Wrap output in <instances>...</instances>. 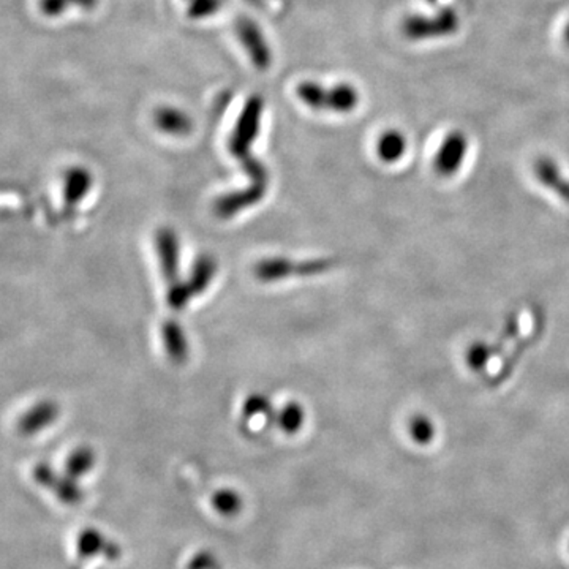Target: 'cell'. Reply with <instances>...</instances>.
Instances as JSON below:
<instances>
[{
    "label": "cell",
    "mask_w": 569,
    "mask_h": 569,
    "mask_svg": "<svg viewBox=\"0 0 569 569\" xmlns=\"http://www.w3.org/2000/svg\"><path fill=\"white\" fill-rule=\"evenodd\" d=\"M281 426L287 432H296L302 424V411L299 407H296L295 403L289 405L281 415Z\"/></svg>",
    "instance_id": "cell-14"
},
{
    "label": "cell",
    "mask_w": 569,
    "mask_h": 569,
    "mask_svg": "<svg viewBox=\"0 0 569 569\" xmlns=\"http://www.w3.org/2000/svg\"><path fill=\"white\" fill-rule=\"evenodd\" d=\"M58 403L52 400H40L35 403L32 408L27 409L26 413H23L18 421V430L21 436H32L40 434L41 430L52 426L58 421L59 418Z\"/></svg>",
    "instance_id": "cell-6"
},
{
    "label": "cell",
    "mask_w": 569,
    "mask_h": 569,
    "mask_svg": "<svg viewBox=\"0 0 569 569\" xmlns=\"http://www.w3.org/2000/svg\"><path fill=\"white\" fill-rule=\"evenodd\" d=\"M70 5L83 8V10H94L98 5V0H69Z\"/></svg>",
    "instance_id": "cell-16"
},
{
    "label": "cell",
    "mask_w": 569,
    "mask_h": 569,
    "mask_svg": "<svg viewBox=\"0 0 569 569\" xmlns=\"http://www.w3.org/2000/svg\"><path fill=\"white\" fill-rule=\"evenodd\" d=\"M94 453L87 448H79L71 454L70 459L67 462V467H69V473L73 476H81V474L87 473L92 465H94Z\"/></svg>",
    "instance_id": "cell-12"
},
{
    "label": "cell",
    "mask_w": 569,
    "mask_h": 569,
    "mask_svg": "<svg viewBox=\"0 0 569 569\" xmlns=\"http://www.w3.org/2000/svg\"><path fill=\"white\" fill-rule=\"evenodd\" d=\"M563 39H564V43L569 46V23L564 26V31H563Z\"/></svg>",
    "instance_id": "cell-17"
},
{
    "label": "cell",
    "mask_w": 569,
    "mask_h": 569,
    "mask_svg": "<svg viewBox=\"0 0 569 569\" xmlns=\"http://www.w3.org/2000/svg\"><path fill=\"white\" fill-rule=\"evenodd\" d=\"M537 178L543 180L546 186L556 188L555 192H560L569 198V180L564 179V176L560 173V170L550 159H539L537 161Z\"/></svg>",
    "instance_id": "cell-10"
},
{
    "label": "cell",
    "mask_w": 569,
    "mask_h": 569,
    "mask_svg": "<svg viewBox=\"0 0 569 569\" xmlns=\"http://www.w3.org/2000/svg\"><path fill=\"white\" fill-rule=\"evenodd\" d=\"M468 140L461 130L446 134L436 155V170L442 176H451L461 170L467 155Z\"/></svg>",
    "instance_id": "cell-5"
},
{
    "label": "cell",
    "mask_w": 569,
    "mask_h": 569,
    "mask_svg": "<svg viewBox=\"0 0 569 569\" xmlns=\"http://www.w3.org/2000/svg\"><path fill=\"white\" fill-rule=\"evenodd\" d=\"M459 31V16L453 8L445 7L434 14H411L402 23V33L408 40L421 41V40L442 39Z\"/></svg>",
    "instance_id": "cell-3"
},
{
    "label": "cell",
    "mask_w": 569,
    "mask_h": 569,
    "mask_svg": "<svg viewBox=\"0 0 569 569\" xmlns=\"http://www.w3.org/2000/svg\"><path fill=\"white\" fill-rule=\"evenodd\" d=\"M407 151V138L399 130L384 132L377 141V154L386 163L400 161Z\"/></svg>",
    "instance_id": "cell-9"
},
{
    "label": "cell",
    "mask_w": 569,
    "mask_h": 569,
    "mask_svg": "<svg viewBox=\"0 0 569 569\" xmlns=\"http://www.w3.org/2000/svg\"><path fill=\"white\" fill-rule=\"evenodd\" d=\"M187 16L192 20H206L217 14L222 7V0H184Z\"/></svg>",
    "instance_id": "cell-11"
},
{
    "label": "cell",
    "mask_w": 569,
    "mask_h": 569,
    "mask_svg": "<svg viewBox=\"0 0 569 569\" xmlns=\"http://www.w3.org/2000/svg\"><path fill=\"white\" fill-rule=\"evenodd\" d=\"M250 2H252V4H255V5H258V7H260L262 2H266V0H250Z\"/></svg>",
    "instance_id": "cell-18"
},
{
    "label": "cell",
    "mask_w": 569,
    "mask_h": 569,
    "mask_svg": "<svg viewBox=\"0 0 569 569\" xmlns=\"http://www.w3.org/2000/svg\"><path fill=\"white\" fill-rule=\"evenodd\" d=\"M69 7H70V2H69V0H41V2H40L41 12H43L46 16H51V18L60 16Z\"/></svg>",
    "instance_id": "cell-15"
},
{
    "label": "cell",
    "mask_w": 569,
    "mask_h": 569,
    "mask_svg": "<svg viewBox=\"0 0 569 569\" xmlns=\"http://www.w3.org/2000/svg\"><path fill=\"white\" fill-rule=\"evenodd\" d=\"M296 96L308 108L315 111H329L337 115H348L358 108V89L350 83L323 86L315 81H302L296 86Z\"/></svg>",
    "instance_id": "cell-1"
},
{
    "label": "cell",
    "mask_w": 569,
    "mask_h": 569,
    "mask_svg": "<svg viewBox=\"0 0 569 569\" xmlns=\"http://www.w3.org/2000/svg\"><path fill=\"white\" fill-rule=\"evenodd\" d=\"M92 174L86 168H71L64 178V197L69 205H78L90 192Z\"/></svg>",
    "instance_id": "cell-8"
},
{
    "label": "cell",
    "mask_w": 569,
    "mask_h": 569,
    "mask_svg": "<svg viewBox=\"0 0 569 569\" xmlns=\"http://www.w3.org/2000/svg\"><path fill=\"white\" fill-rule=\"evenodd\" d=\"M262 109H264V103H262V96H250L243 105L230 140L231 152L239 157L243 161V165L249 168L250 173L260 179H262V176H264V168L258 161H255V159L250 157L249 149L253 144L256 134L260 132Z\"/></svg>",
    "instance_id": "cell-2"
},
{
    "label": "cell",
    "mask_w": 569,
    "mask_h": 569,
    "mask_svg": "<svg viewBox=\"0 0 569 569\" xmlns=\"http://www.w3.org/2000/svg\"><path fill=\"white\" fill-rule=\"evenodd\" d=\"M434 434L436 432H434L432 422L424 419L422 416L411 422V436H413L416 442L421 443V445H427L434 438Z\"/></svg>",
    "instance_id": "cell-13"
},
{
    "label": "cell",
    "mask_w": 569,
    "mask_h": 569,
    "mask_svg": "<svg viewBox=\"0 0 569 569\" xmlns=\"http://www.w3.org/2000/svg\"><path fill=\"white\" fill-rule=\"evenodd\" d=\"M234 29H236L237 39L247 52L252 64L255 65L260 71L269 70L272 64V51H271L268 40L255 21L250 20L247 16H239Z\"/></svg>",
    "instance_id": "cell-4"
},
{
    "label": "cell",
    "mask_w": 569,
    "mask_h": 569,
    "mask_svg": "<svg viewBox=\"0 0 569 569\" xmlns=\"http://www.w3.org/2000/svg\"><path fill=\"white\" fill-rule=\"evenodd\" d=\"M154 122L161 132L171 136H186L193 128L190 115L176 106H161L155 111Z\"/></svg>",
    "instance_id": "cell-7"
}]
</instances>
